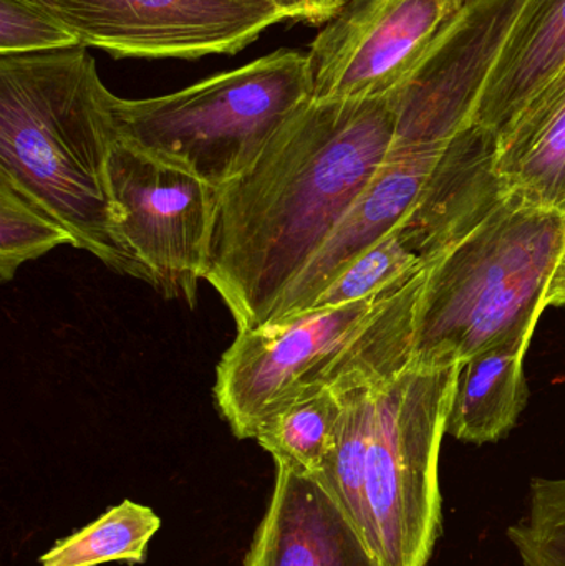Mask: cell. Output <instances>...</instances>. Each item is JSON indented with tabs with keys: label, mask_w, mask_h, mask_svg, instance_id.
<instances>
[{
	"label": "cell",
	"mask_w": 565,
	"mask_h": 566,
	"mask_svg": "<svg viewBox=\"0 0 565 566\" xmlns=\"http://www.w3.org/2000/svg\"><path fill=\"white\" fill-rule=\"evenodd\" d=\"M390 98L302 103L241 178L219 189L206 282L238 332L271 323L292 283L390 155Z\"/></svg>",
	"instance_id": "6da1fadb"
},
{
	"label": "cell",
	"mask_w": 565,
	"mask_h": 566,
	"mask_svg": "<svg viewBox=\"0 0 565 566\" xmlns=\"http://www.w3.org/2000/svg\"><path fill=\"white\" fill-rule=\"evenodd\" d=\"M113 98L86 46L0 56V179L60 222L73 248L148 283L119 239Z\"/></svg>",
	"instance_id": "7a4b0ae2"
},
{
	"label": "cell",
	"mask_w": 565,
	"mask_h": 566,
	"mask_svg": "<svg viewBox=\"0 0 565 566\" xmlns=\"http://www.w3.org/2000/svg\"><path fill=\"white\" fill-rule=\"evenodd\" d=\"M564 245V214L511 195L428 271L411 366L531 338Z\"/></svg>",
	"instance_id": "3957f363"
},
{
	"label": "cell",
	"mask_w": 565,
	"mask_h": 566,
	"mask_svg": "<svg viewBox=\"0 0 565 566\" xmlns=\"http://www.w3.org/2000/svg\"><path fill=\"white\" fill-rule=\"evenodd\" d=\"M311 96L307 53L284 49L169 95L115 96L113 112L122 139L219 191L254 166Z\"/></svg>",
	"instance_id": "277c9868"
},
{
	"label": "cell",
	"mask_w": 565,
	"mask_h": 566,
	"mask_svg": "<svg viewBox=\"0 0 565 566\" xmlns=\"http://www.w3.org/2000/svg\"><path fill=\"white\" fill-rule=\"evenodd\" d=\"M460 363L410 366L375 386L352 524L381 566H427L441 534L438 482Z\"/></svg>",
	"instance_id": "5b68a950"
},
{
	"label": "cell",
	"mask_w": 565,
	"mask_h": 566,
	"mask_svg": "<svg viewBox=\"0 0 565 566\" xmlns=\"http://www.w3.org/2000/svg\"><path fill=\"white\" fill-rule=\"evenodd\" d=\"M109 178L126 251L156 292L195 308L211 261L218 189L125 139L113 149Z\"/></svg>",
	"instance_id": "8992f818"
},
{
	"label": "cell",
	"mask_w": 565,
	"mask_h": 566,
	"mask_svg": "<svg viewBox=\"0 0 565 566\" xmlns=\"http://www.w3.org/2000/svg\"><path fill=\"white\" fill-rule=\"evenodd\" d=\"M531 0H464L404 82L388 95L391 149L447 146L473 126L491 76L523 25Z\"/></svg>",
	"instance_id": "52a82bcc"
},
{
	"label": "cell",
	"mask_w": 565,
	"mask_h": 566,
	"mask_svg": "<svg viewBox=\"0 0 565 566\" xmlns=\"http://www.w3.org/2000/svg\"><path fill=\"white\" fill-rule=\"evenodd\" d=\"M387 290L360 302L308 310L238 332L216 366L212 388L219 415L232 434L255 439L262 424L279 409L305 392L325 388L321 385L325 369Z\"/></svg>",
	"instance_id": "ba28073f"
},
{
	"label": "cell",
	"mask_w": 565,
	"mask_h": 566,
	"mask_svg": "<svg viewBox=\"0 0 565 566\" xmlns=\"http://www.w3.org/2000/svg\"><path fill=\"white\" fill-rule=\"evenodd\" d=\"M80 45L115 59L234 55L284 22L269 0H39Z\"/></svg>",
	"instance_id": "9c48e42d"
},
{
	"label": "cell",
	"mask_w": 565,
	"mask_h": 566,
	"mask_svg": "<svg viewBox=\"0 0 565 566\" xmlns=\"http://www.w3.org/2000/svg\"><path fill=\"white\" fill-rule=\"evenodd\" d=\"M464 0H352L308 49L312 98H385Z\"/></svg>",
	"instance_id": "30bf717a"
},
{
	"label": "cell",
	"mask_w": 565,
	"mask_h": 566,
	"mask_svg": "<svg viewBox=\"0 0 565 566\" xmlns=\"http://www.w3.org/2000/svg\"><path fill=\"white\" fill-rule=\"evenodd\" d=\"M447 146L391 149L374 181L292 283L272 322L308 312L354 259L410 214Z\"/></svg>",
	"instance_id": "8fae6325"
},
{
	"label": "cell",
	"mask_w": 565,
	"mask_h": 566,
	"mask_svg": "<svg viewBox=\"0 0 565 566\" xmlns=\"http://www.w3.org/2000/svg\"><path fill=\"white\" fill-rule=\"evenodd\" d=\"M244 566H381L314 478L275 464L274 491Z\"/></svg>",
	"instance_id": "7c38bea8"
},
{
	"label": "cell",
	"mask_w": 565,
	"mask_h": 566,
	"mask_svg": "<svg viewBox=\"0 0 565 566\" xmlns=\"http://www.w3.org/2000/svg\"><path fill=\"white\" fill-rule=\"evenodd\" d=\"M496 168L513 195L565 216V66L496 136Z\"/></svg>",
	"instance_id": "4fadbf2b"
},
{
	"label": "cell",
	"mask_w": 565,
	"mask_h": 566,
	"mask_svg": "<svg viewBox=\"0 0 565 566\" xmlns=\"http://www.w3.org/2000/svg\"><path fill=\"white\" fill-rule=\"evenodd\" d=\"M565 66V0H531L523 25L488 82L473 126L500 135Z\"/></svg>",
	"instance_id": "5bb4252c"
},
{
	"label": "cell",
	"mask_w": 565,
	"mask_h": 566,
	"mask_svg": "<svg viewBox=\"0 0 565 566\" xmlns=\"http://www.w3.org/2000/svg\"><path fill=\"white\" fill-rule=\"evenodd\" d=\"M531 338L510 339L460 363L448 432L473 444L504 438L526 406L524 356Z\"/></svg>",
	"instance_id": "9a60e30c"
},
{
	"label": "cell",
	"mask_w": 565,
	"mask_h": 566,
	"mask_svg": "<svg viewBox=\"0 0 565 566\" xmlns=\"http://www.w3.org/2000/svg\"><path fill=\"white\" fill-rule=\"evenodd\" d=\"M430 242L404 219L394 231L350 262L315 300L311 310L334 308L372 298L395 283L437 264Z\"/></svg>",
	"instance_id": "2e32d148"
},
{
	"label": "cell",
	"mask_w": 565,
	"mask_h": 566,
	"mask_svg": "<svg viewBox=\"0 0 565 566\" xmlns=\"http://www.w3.org/2000/svg\"><path fill=\"white\" fill-rule=\"evenodd\" d=\"M341 416V396L334 389L317 388L274 412L255 441L275 464L317 475L331 454Z\"/></svg>",
	"instance_id": "e0dca14e"
},
{
	"label": "cell",
	"mask_w": 565,
	"mask_h": 566,
	"mask_svg": "<svg viewBox=\"0 0 565 566\" xmlns=\"http://www.w3.org/2000/svg\"><path fill=\"white\" fill-rule=\"evenodd\" d=\"M161 527V518L132 501L108 509L95 522L56 542L40 558V566H98L108 562L143 564L149 541Z\"/></svg>",
	"instance_id": "ac0fdd59"
},
{
	"label": "cell",
	"mask_w": 565,
	"mask_h": 566,
	"mask_svg": "<svg viewBox=\"0 0 565 566\" xmlns=\"http://www.w3.org/2000/svg\"><path fill=\"white\" fill-rule=\"evenodd\" d=\"M73 238L55 219L0 179V277L12 281L25 262L35 261Z\"/></svg>",
	"instance_id": "d6986e66"
},
{
	"label": "cell",
	"mask_w": 565,
	"mask_h": 566,
	"mask_svg": "<svg viewBox=\"0 0 565 566\" xmlns=\"http://www.w3.org/2000/svg\"><path fill=\"white\" fill-rule=\"evenodd\" d=\"M508 537L521 566H565V478L531 481L530 511Z\"/></svg>",
	"instance_id": "ffe728a7"
},
{
	"label": "cell",
	"mask_w": 565,
	"mask_h": 566,
	"mask_svg": "<svg viewBox=\"0 0 565 566\" xmlns=\"http://www.w3.org/2000/svg\"><path fill=\"white\" fill-rule=\"evenodd\" d=\"M80 42L39 0H0V56L72 49Z\"/></svg>",
	"instance_id": "44dd1931"
},
{
	"label": "cell",
	"mask_w": 565,
	"mask_h": 566,
	"mask_svg": "<svg viewBox=\"0 0 565 566\" xmlns=\"http://www.w3.org/2000/svg\"><path fill=\"white\" fill-rule=\"evenodd\" d=\"M281 10L284 20L322 25L331 22L352 0H269Z\"/></svg>",
	"instance_id": "7402d4cb"
},
{
	"label": "cell",
	"mask_w": 565,
	"mask_h": 566,
	"mask_svg": "<svg viewBox=\"0 0 565 566\" xmlns=\"http://www.w3.org/2000/svg\"><path fill=\"white\" fill-rule=\"evenodd\" d=\"M561 305H565V245L559 262H557L556 269H554L550 286H547L546 300H544L546 308Z\"/></svg>",
	"instance_id": "603a6c76"
}]
</instances>
